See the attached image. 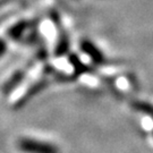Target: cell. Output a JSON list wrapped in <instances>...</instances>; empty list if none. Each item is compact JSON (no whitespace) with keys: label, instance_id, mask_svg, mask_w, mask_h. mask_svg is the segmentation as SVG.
<instances>
[{"label":"cell","instance_id":"6da1fadb","mask_svg":"<svg viewBox=\"0 0 153 153\" xmlns=\"http://www.w3.org/2000/svg\"><path fill=\"white\" fill-rule=\"evenodd\" d=\"M18 148L24 153H59L58 148L48 142L26 137L18 142Z\"/></svg>","mask_w":153,"mask_h":153},{"label":"cell","instance_id":"7a4b0ae2","mask_svg":"<svg viewBox=\"0 0 153 153\" xmlns=\"http://www.w3.org/2000/svg\"><path fill=\"white\" fill-rule=\"evenodd\" d=\"M82 49L88 53L91 58H92L94 61H98V62H101L102 61V53H101V51L98 50V48L94 45L93 43L91 42H88V41H83L82 43Z\"/></svg>","mask_w":153,"mask_h":153}]
</instances>
